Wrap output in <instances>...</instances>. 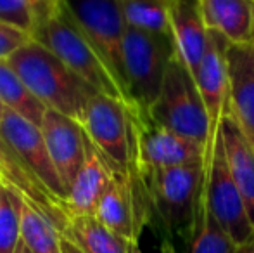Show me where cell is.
<instances>
[{
	"mask_svg": "<svg viewBox=\"0 0 254 253\" xmlns=\"http://www.w3.org/2000/svg\"><path fill=\"white\" fill-rule=\"evenodd\" d=\"M133 130V169L144 177L171 167L204 165L207 148L154 122L147 113L130 108Z\"/></svg>",
	"mask_w": 254,
	"mask_h": 253,
	"instance_id": "7",
	"label": "cell"
},
{
	"mask_svg": "<svg viewBox=\"0 0 254 253\" xmlns=\"http://www.w3.org/2000/svg\"><path fill=\"white\" fill-rule=\"evenodd\" d=\"M63 253H81V252L76 247H73L66 238H63Z\"/></svg>",
	"mask_w": 254,
	"mask_h": 253,
	"instance_id": "29",
	"label": "cell"
},
{
	"mask_svg": "<svg viewBox=\"0 0 254 253\" xmlns=\"http://www.w3.org/2000/svg\"><path fill=\"white\" fill-rule=\"evenodd\" d=\"M78 123L114 170L130 172L133 169V130L127 102L95 92Z\"/></svg>",
	"mask_w": 254,
	"mask_h": 253,
	"instance_id": "9",
	"label": "cell"
},
{
	"mask_svg": "<svg viewBox=\"0 0 254 253\" xmlns=\"http://www.w3.org/2000/svg\"><path fill=\"white\" fill-rule=\"evenodd\" d=\"M175 54L177 49L171 35L128 26L123 42V71L130 108L149 115Z\"/></svg>",
	"mask_w": 254,
	"mask_h": 253,
	"instance_id": "4",
	"label": "cell"
},
{
	"mask_svg": "<svg viewBox=\"0 0 254 253\" xmlns=\"http://www.w3.org/2000/svg\"><path fill=\"white\" fill-rule=\"evenodd\" d=\"M21 241V192L0 180V253H16Z\"/></svg>",
	"mask_w": 254,
	"mask_h": 253,
	"instance_id": "24",
	"label": "cell"
},
{
	"mask_svg": "<svg viewBox=\"0 0 254 253\" xmlns=\"http://www.w3.org/2000/svg\"><path fill=\"white\" fill-rule=\"evenodd\" d=\"M202 191L209 210L220 227L237 247L244 245L254 234V226L249 219L248 208L239 187L232 179L220 128L214 134L207 148L206 165H204Z\"/></svg>",
	"mask_w": 254,
	"mask_h": 253,
	"instance_id": "8",
	"label": "cell"
},
{
	"mask_svg": "<svg viewBox=\"0 0 254 253\" xmlns=\"http://www.w3.org/2000/svg\"><path fill=\"white\" fill-rule=\"evenodd\" d=\"M97 54L102 58L128 102L123 71V42L128 30L120 0H59Z\"/></svg>",
	"mask_w": 254,
	"mask_h": 253,
	"instance_id": "6",
	"label": "cell"
},
{
	"mask_svg": "<svg viewBox=\"0 0 254 253\" xmlns=\"http://www.w3.org/2000/svg\"><path fill=\"white\" fill-rule=\"evenodd\" d=\"M204 24L232 45L254 44V0H199Z\"/></svg>",
	"mask_w": 254,
	"mask_h": 253,
	"instance_id": "17",
	"label": "cell"
},
{
	"mask_svg": "<svg viewBox=\"0 0 254 253\" xmlns=\"http://www.w3.org/2000/svg\"><path fill=\"white\" fill-rule=\"evenodd\" d=\"M63 238L81 253H128L131 243L104 226L95 215H69Z\"/></svg>",
	"mask_w": 254,
	"mask_h": 253,
	"instance_id": "19",
	"label": "cell"
},
{
	"mask_svg": "<svg viewBox=\"0 0 254 253\" xmlns=\"http://www.w3.org/2000/svg\"><path fill=\"white\" fill-rule=\"evenodd\" d=\"M0 134L10 146V149L19 156L21 162L28 167V170L44 184V187L51 192L52 198L66 210L67 192L52 162L42 128L17 113L5 109L3 116L0 118Z\"/></svg>",
	"mask_w": 254,
	"mask_h": 253,
	"instance_id": "10",
	"label": "cell"
},
{
	"mask_svg": "<svg viewBox=\"0 0 254 253\" xmlns=\"http://www.w3.org/2000/svg\"><path fill=\"white\" fill-rule=\"evenodd\" d=\"M114 169L106 156L87 141V158L76 173L66 198L67 215H95V210L113 179Z\"/></svg>",
	"mask_w": 254,
	"mask_h": 253,
	"instance_id": "15",
	"label": "cell"
},
{
	"mask_svg": "<svg viewBox=\"0 0 254 253\" xmlns=\"http://www.w3.org/2000/svg\"><path fill=\"white\" fill-rule=\"evenodd\" d=\"M16 253H33V252H31L30 248H28L26 245H24L23 240H21L19 245H17V248H16Z\"/></svg>",
	"mask_w": 254,
	"mask_h": 253,
	"instance_id": "30",
	"label": "cell"
},
{
	"mask_svg": "<svg viewBox=\"0 0 254 253\" xmlns=\"http://www.w3.org/2000/svg\"><path fill=\"white\" fill-rule=\"evenodd\" d=\"M228 42L214 31L207 30L204 56L194 71L199 94L209 116L211 130L216 134L223 118L230 116V75L227 61Z\"/></svg>",
	"mask_w": 254,
	"mask_h": 253,
	"instance_id": "11",
	"label": "cell"
},
{
	"mask_svg": "<svg viewBox=\"0 0 254 253\" xmlns=\"http://www.w3.org/2000/svg\"><path fill=\"white\" fill-rule=\"evenodd\" d=\"M168 21L177 56L194 75L207 44V28L199 0H170Z\"/></svg>",
	"mask_w": 254,
	"mask_h": 253,
	"instance_id": "14",
	"label": "cell"
},
{
	"mask_svg": "<svg viewBox=\"0 0 254 253\" xmlns=\"http://www.w3.org/2000/svg\"><path fill=\"white\" fill-rule=\"evenodd\" d=\"M220 134L232 179L239 187L254 226V146L246 139L232 116L223 118Z\"/></svg>",
	"mask_w": 254,
	"mask_h": 253,
	"instance_id": "18",
	"label": "cell"
},
{
	"mask_svg": "<svg viewBox=\"0 0 254 253\" xmlns=\"http://www.w3.org/2000/svg\"><path fill=\"white\" fill-rule=\"evenodd\" d=\"M31 38L33 37L28 31L0 19V61L9 59L14 52H17L23 45H26Z\"/></svg>",
	"mask_w": 254,
	"mask_h": 253,
	"instance_id": "26",
	"label": "cell"
},
{
	"mask_svg": "<svg viewBox=\"0 0 254 253\" xmlns=\"http://www.w3.org/2000/svg\"><path fill=\"white\" fill-rule=\"evenodd\" d=\"M235 253H254V234L251 238H249L248 241H246L244 245H241V247H237V250Z\"/></svg>",
	"mask_w": 254,
	"mask_h": 253,
	"instance_id": "28",
	"label": "cell"
},
{
	"mask_svg": "<svg viewBox=\"0 0 254 253\" xmlns=\"http://www.w3.org/2000/svg\"><path fill=\"white\" fill-rule=\"evenodd\" d=\"M184 253H235L237 245L225 234L209 210L204 191H201L194 231Z\"/></svg>",
	"mask_w": 254,
	"mask_h": 253,
	"instance_id": "22",
	"label": "cell"
},
{
	"mask_svg": "<svg viewBox=\"0 0 254 253\" xmlns=\"http://www.w3.org/2000/svg\"><path fill=\"white\" fill-rule=\"evenodd\" d=\"M149 116L159 125L209 148L214 134L194 75L175 54Z\"/></svg>",
	"mask_w": 254,
	"mask_h": 253,
	"instance_id": "5",
	"label": "cell"
},
{
	"mask_svg": "<svg viewBox=\"0 0 254 253\" xmlns=\"http://www.w3.org/2000/svg\"><path fill=\"white\" fill-rule=\"evenodd\" d=\"M0 101L5 109L17 113L38 127L42 125L47 113L45 104L30 90L7 59L0 61Z\"/></svg>",
	"mask_w": 254,
	"mask_h": 253,
	"instance_id": "21",
	"label": "cell"
},
{
	"mask_svg": "<svg viewBox=\"0 0 254 253\" xmlns=\"http://www.w3.org/2000/svg\"><path fill=\"white\" fill-rule=\"evenodd\" d=\"M57 0H0V19L33 37Z\"/></svg>",
	"mask_w": 254,
	"mask_h": 253,
	"instance_id": "25",
	"label": "cell"
},
{
	"mask_svg": "<svg viewBox=\"0 0 254 253\" xmlns=\"http://www.w3.org/2000/svg\"><path fill=\"white\" fill-rule=\"evenodd\" d=\"M128 26L159 35H171L168 21L170 0H120Z\"/></svg>",
	"mask_w": 254,
	"mask_h": 253,
	"instance_id": "23",
	"label": "cell"
},
{
	"mask_svg": "<svg viewBox=\"0 0 254 253\" xmlns=\"http://www.w3.org/2000/svg\"><path fill=\"white\" fill-rule=\"evenodd\" d=\"M0 180L12 186L23 196L38 205L63 233L69 219L67 212L52 198V194L44 187V184L28 170V167L19 160V156L10 149L5 139L0 134Z\"/></svg>",
	"mask_w": 254,
	"mask_h": 253,
	"instance_id": "16",
	"label": "cell"
},
{
	"mask_svg": "<svg viewBox=\"0 0 254 253\" xmlns=\"http://www.w3.org/2000/svg\"><path fill=\"white\" fill-rule=\"evenodd\" d=\"M204 165L161 169L142 177L149 192L152 213L159 219L170 241L177 238L184 243V248L194 231L204 182Z\"/></svg>",
	"mask_w": 254,
	"mask_h": 253,
	"instance_id": "2",
	"label": "cell"
},
{
	"mask_svg": "<svg viewBox=\"0 0 254 253\" xmlns=\"http://www.w3.org/2000/svg\"><path fill=\"white\" fill-rule=\"evenodd\" d=\"M3 113H5V106H3V102L0 101V118L3 116Z\"/></svg>",
	"mask_w": 254,
	"mask_h": 253,
	"instance_id": "31",
	"label": "cell"
},
{
	"mask_svg": "<svg viewBox=\"0 0 254 253\" xmlns=\"http://www.w3.org/2000/svg\"><path fill=\"white\" fill-rule=\"evenodd\" d=\"M7 61L45 108L63 113L76 122H80L90 97L99 92L35 38L14 52Z\"/></svg>",
	"mask_w": 254,
	"mask_h": 253,
	"instance_id": "1",
	"label": "cell"
},
{
	"mask_svg": "<svg viewBox=\"0 0 254 253\" xmlns=\"http://www.w3.org/2000/svg\"><path fill=\"white\" fill-rule=\"evenodd\" d=\"M230 116L254 146V44L227 47Z\"/></svg>",
	"mask_w": 254,
	"mask_h": 253,
	"instance_id": "13",
	"label": "cell"
},
{
	"mask_svg": "<svg viewBox=\"0 0 254 253\" xmlns=\"http://www.w3.org/2000/svg\"><path fill=\"white\" fill-rule=\"evenodd\" d=\"M161 252L163 253H178L177 250H175V245L171 243L170 240L163 241V250ZM128 253H144V252H142V248L138 247V241H131L130 247H128Z\"/></svg>",
	"mask_w": 254,
	"mask_h": 253,
	"instance_id": "27",
	"label": "cell"
},
{
	"mask_svg": "<svg viewBox=\"0 0 254 253\" xmlns=\"http://www.w3.org/2000/svg\"><path fill=\"white\" fill-rule=\"evenodd\" d=\"M33 38L51 49L69 70H73L81 80L87 82L95 90L127 102L109 68L83 35V31L78 28L73 17L61 5L59 0L44 17Z\"/></svg>",
	"mask_w": 254,
	"mask_h": 253,
	"instance_id": "3",
	"label": "cell"
},
{
	"mask_svg": "<svg viewBox=\"0 0 254 253\" xmlns=\"http://www.w3.org/2000/svg\"><path fill=\"white\" fill-rule=\"evenodd\" d=\"M45 142L66 192L87 158V134L76 120L54 109H47L42 122Z\"/></svg>",
	"mask_w": 254,
	"mask_h": 253,
	"instance_id": "12",
	"label": "cell"
},
{
	"mask_svg": "<svg viewBox=\"0 0 254 253\" xmlns=\"http://www.w3.org/2000/svg\"><path fill=\"white\" fill-rule=\"evenodd\" d=\"M21 240L33 253H63V234L52 219L21 194Z\"/></svg>",
	"mask_w": 254,
	"mask_h": 253,
	"instance_id": "20",
	"label": "cell"
}]
</instances>
